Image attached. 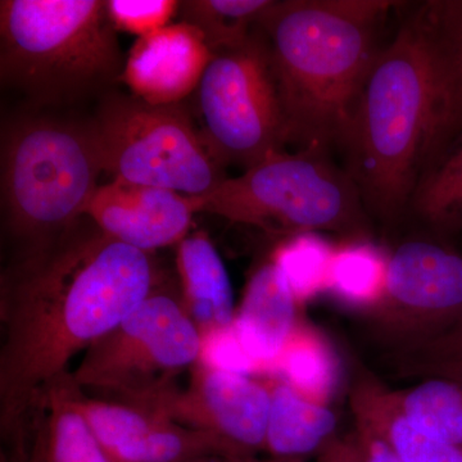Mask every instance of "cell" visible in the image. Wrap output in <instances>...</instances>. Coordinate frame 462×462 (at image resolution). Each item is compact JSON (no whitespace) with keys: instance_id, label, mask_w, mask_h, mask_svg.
Listing matches in <instances>:
<instances>
[{"instance_id":"1","label":"cell","mask_w":462,"mask_h":462,"mask_svg":"<svg viewBox=\"0 0 462 462\" xmlns=\"http://www.w3.org/2000/svg\"><path fill=\"white\" fill-rule=\"evenodd\" d=\"M158 282L151 254L87 216L26 254L0 285V430L23 454L79 352L132 314Z\"/></svg>"},{"instance_id":"2","label":"cell","mask_w":462,"mask_h":462,"mask_svg":"<svg viewBox=\"0 0 462 462\" xmlns=\"http://www.w3.org/2000/svg\"><path fill=\"white\" fill-rule=\"evenodd\" d=\"M387 0L273 2L257 23L284 114L287 144L342 147L382 47Z\"/></svg>"},{"instance_id":"3","label":"cell","mask_w":462,"mask_h":462,"mask_svg":"<svg viewBox=\"0 0 462 462\" xmlns=\"http://www.w3.org/2000/svg\"><path fill=\"white\" fill-rule=\"evenodd\" d=\"M439 112V54L419 11L380 50L340 147L370 217L394 224L411 207Z\"/></svg>"},{"instance_id":"4","label":"cell","mask_w":462,"mask_h":462,"mask_svg":"<svg viewBox=\"0 0 462 462\" xmlns=\"http://www.w3.org/2000/svg\"><path fill=\"white\" fill-rule=\"evenodd\" d=\"M117 30L102 0H2L0 78L39 106L71 105L120 81Z\"/></svg>"},{"instance_id":"5","label":"cell","mask_w":462,"mask_h":462,"mask_svg":"<svg viewBox=\"0 0 462 462\" xmlns=\"http://www.w3.org/2000/svg\"><path fill=\"white\" fill-rule=\"evenodd\" d=\"M189 197L197 214L220 216L284 239L319 231L365 239L370 230L355 181L334 165L327 149L318 147L273 152L205 196Z\"/></svg>"},{"instance_id":"6","label":"cell","mask_w":462,"mask_h":462,"mask_svg":"<svg viewBox=\"0 0 462 462\" xmlns=\"http://www.w3.org/2000/svg\"><path fill=\"white\" fill-rule=\"evenodd\" d=\"M102 171L87 124L23 117L2 136L5 229L20 254L58 238L83 217Z\"/></svg>"},{"instance_id":"7","label":"cell","mask_w":462,"mask_h":462,"mask_svg":"<svg viewBox=\"0 0 462 462\" xmlns=\"http://www.w3.org/2000/svg\"><path fill=\"white\" fill-rule=\"evenodd\" d=\"M87 125L102 171L114 179L194 197L227 179L180 105L153 106L135 96L108 94Z\"/></svg>"},{"instance_id":"8","label":"cell","mask_w":462,"mask_h":462,"mask_svg":"<svg viewBox=\"0 0 462 462\" xmlns=\"http://www.w3.org/2000/svg\"><path fill=\"white\" fill-rule=\"evenodd\" d=\"M200 351L202 337L181 297L157 282L132 314L88 346L72 378L81 389L144 407L176 387V378L199 363Z\"/></svg>"},{"instance_id":"9","label":"cell","mask_w":462,"mask_h":462,"mask_svg":"<svg viewBox=\"0 0 462 462\" xmlns=\"http://www.w3.org/2000/svg\"><path fill=\"white\" fill-rule=\"evenodd\" d=\"M203 142L224 167L249 169L287 144L284 114L257 27L215 51L199 89Z\"/></svg>"},{"instance_id":"10","label":"cell","mask_w":462,"mask_h":462,"mask_svg":"<svg viewBox=\"0 0 462 462\" xmlns=\"http://www.w3.org/2000/svg\"><path fill=\"white\" fill-rule=\"evenodd\" d=\"M367 316L396 348L448 329L462 318V254L427 239L398 245L384 297Z\"/></svg>"},{"instance_id":"11","label":"cell","mask_w":462,"mask_h":462,"mask_svg":"<svg viewBox=\"0 0 462 462\" xmlns=\"http://www.w3.org/2000/svg\"><path fill=\"white\" fill-rule=\"evenodd\" d=\"M143 409L214 434L239 457H254L266 449L270 392L263 376L223 372L197 363L187 388L167 389Z\"/></svg>"},{"instance_id":"12","label":"cell","mask_w":462,"mask_h":462,"mask_svg":"<svg viewBox=\"0 0 462 462\" xmlns=\"http://www.w3.org/2000/svg\"><path fill=\"white\" fill-rule=\"evenodd\" d=\"M196 214L189 196L121 179L99 185L83 212L103 233L147 254L181 243Z\"/></svg>"},{"instance_id":"13","label":"cell","mask_w":462,"mask_h":462,"mask_svg":"<svg viewBox=\"0 0 462 462\" xmlns=\"http://www.w3.org/2000/svg\"><path fill=\"white\" fill-rule=\"evenodd\" d=\"M212 57L202 32L181 21L138 38L120 81L149 105H180L199 89Z\"/></svg>"},{"instance_id":"14","label":"cell","mask_w":462,"mask_h":462,"mask_svg":"<svg viewBox=\"0 0 462 462\" xmlns=\"http://www.w3.org/2000/svg\"><path fill=\"white\" fill-rule=\"evenodd\" d=\"M300 309L272 258L254 270L236 311L234 328L249 354L263 367V376L269 375L273 360L300 324Z\"/></svg>"},{"instance_id":"15","label":"cell","mask_w":462,"mask_h":462,"mask_svg":"<svg viewBox=\"0 0 462 462\" xmlns=\"http://www.w3.org/2000/svg\"><path fill=\"white\" fill-rule=\"evenodd\" d=\"M176 269L181 302L200 337L233 327V288L220 254L206 231L191 233L178 245Z\"/></svg>"},{"instance_id":"16","label":"cell","mask_w":462,"mask_h":462,"mask_svg":"<svg viewBox=\"0 0 462 462\" xmlns=\"http://www.w3.org/2000/svg\"><path fill=\"white\" fill-rule=\"evenodd\" d=\"M351 409L391 447L400 462H462V446L447 442L404 415L389 389L364 374L352 387Z\"/></svg>"},{"instance_id":"17","label":"cell","mask_w":462,"mask_h":462,"mask_svg":"<svg viewBox=\"0 0 462 462\" xmlns=\"http://www.w3.org/2000/svg\"><path fill=\"white\" fill-rule=\"evenodd\" d=\"M263 378L270 392L264 454L306 460L337 437L338 416L329 404L310 400L278 376Z\"/></svg>"},{"instance_id":"18","label":"cell","mask_w":462,"mask_h":462,"mask_svg":"<svg viewBox=\"0 0 462 462\" xmlns=\"http://www.w3.org/2000/svg\"><path fill=\"white\" fill-rule=\"evenodd\" d=\"M269 375L284 380L310 400L329 404L338 388V358L321 331L300 321L273 360Z\"/></svg>"},{"instance_id":"19","label":"cell","mask_w":462,"mask_h":462,"mask_svg":"<svg viewBox=\"0 0 462 462\" xmlns=\"http://www.w3.org/2000/svg\"><path fill=\"white\" fill-rule=\"evenodd\" d=\"M389 256L391 254L366 238L337 245L328 294L348 309L369 314L384 297Z\"/></svg>"},{"instance_id":"20","label":"cell","mask_w":462,"mask_h":462,"mask_svg":"<svg viewBox=\"0 0 462 462\" xmlns=\"http://www.w3.org/2000/svg\"><path fill=\"white\" fill-rule=\"evenodd\" d=\"M74 388L71 374L51 392L33 443L44 462H109L72 402Z\"/></svg>"},{"instance_id":"21","label":"cell","mask_w":462,"mask_h":462,"mask_svg":"<svg viewBox=\"0 0 462 462\" xmlns=\"http://www.w3.org/2000/svg\"><path fill=\"white\" fill-rule=\"evenodd\" d=\"M410 208L437 229L462 227V133L422 173Z\"/></svg>"},{"instance_id":"22","label":"cell","mask_w":462,"mask_h":462,"mask_svg":"<svg viewBox=\"0 0 462 462\" xmlns=\"http://www.w3.org/2000/svg\"><path fill=\"white\" fill-rule=\"evenodd\" d=\"M206 455L236 456L214 434L165 419L153 430L109 452L106 457L109 462H184Z\"/></svg>"},{"instance_id":"23","label":"cell","mask_w":462,"mask_h":462,"mask_svg":"<svg viewBox=\"0 0 462 462\" xmlns=\"http://www.w3.org/2000/svg\"><path fill=\"white\" fill-rule=\"evenodd\" d=\"M272 0H187L180 2L182 23L199 29L212 53L247 41Z\"/></svg>"},{"instance_id":"24","label":"cell","mask_w":462,"mask_h":462,"mask_svg":"<svg viewBox=\"0 0 462 462\" xmlns=\"http://www.w3.org/2000/svg\"><path fill=\"white\" fill-rule=\"evenodd\" d=\"M336 245L319 233L289 236L276 245L272 260L281 270L300 307L328 294Z\"/></svg>"},{"instance_id":"25","label":"cell","mask_w":462,"mask_h":462,"mask_svg":"<svg viewBox=\"0 0 462 462\" xmlns=\"http://www.w3.org/2000/svg\"><path fill=\"white\" fill-rule=\"evenodd\" d=\"M404 415L434 436L462 446V384L445 379L421 380L413 388L393 391Z\"/></svg>"},{"instance_id":"26","label":"cell","mask_w":462,"mask_h":462,"mask_svg":"<svg viewBox=\"0 0 462 462\" xmlns=\"http://www.w3.org/2000/svg\"><path fill=\"white\" fill-rule=\"evenodd\" d=\"M394 358L400 373L409 378L462 384V318L430 339L398 346Z\"/></svg>"},{"instance_id":"27","label":"cell","mask_w":462,"mask_h":462,"mask_svg":"<svg viewBox=\"0 0 462 462\" xmlns=\"http://www.w3.org/2000/svg\"><path fill=\"white\" fill-rule=\"evenodd\" d=\"M428 27L436 42L440 60V117L436 142L438 158L462 133V45L442 41L430 25Z\"/></svg>"},{"instance_id":"28","label":"cell","mask_w":462,"mask_h":462,"mask_svg":"<svg viewBox=\"0 0 462 462\" xmlns=\"http://www.w3.org/2000/svg\"><path fill=\"white\" fill-rule=\"evenodd\" d=\"M108 16L117 32L149 35L169 26L178 14L180 2L176 0H108Z\"/></svg>"},{"instance_id":"29","label":"cell","mask_w":462,"mask_h":462,"mask_svg":"<svg viewBox=\"0 0 462 462\" xmlns=\"http://www.w3.org/2000/svg\"><path fill=\"white\" fill-rule=\"evenodd\" d=\"M199 363L223 372L263 376V367L243 345L234 324L202 338Z\"/></svg>"},{"instance_id":"30","label":"cell","mask_w":462,"mask_h":462,"mask_svg":"<svg viewBox=\"0 0 462 462\" xmlns=\"http://www.w3.org/2000/svg\"><path fill=\"white\" fill-rule=\"evenodd\" d=\"M421 14L438 38L462 45V0L430 2Z\"/></svg>"},{"instance_id":"31","label":"cell","mask_w":462,"mask_h":462,"mask_svg":"<svg viewBox=\"0 0 462 462\" xmlns=\"http://www.w3.org/2000/svg\"><path fill=\"white\" fill-rule=\"evenodd\" d=\"M354 418L355 433L363 451V462H400L391 447L373 427L357 416Z\"/></svg>"},{"instance_id":"32","label":"cell","mask_w":462,"mask_h":462,"mask_svg":"<svg viewBox=\"0 0 462 462\" xmlns=\"http://www.w3.org/2000/svg\"><path fill=\"white\" fill-rule=\"evenodd\" d=\"M316 462H363V451L355 431L334 438L319 452Z\"/></svg>"},{"instance_id":"33","label":"cell","mask_w":462,"mask_h":462,"mask_svg":"<svg viewBox=\"0 0 462 462\" xmlns=\"http://www.w3.org/2000/svg\"><path fill=\"white\" fill-rule=\"evenodd\" d=\"M184 462H306V460L272 457V456H267V457H261V456H254V457H236V456L206 455L190 458V460Z\"/></svg>"},{"instance_id":"34","label":"cell","mask_w":462,"mask_h":462,"mask_svg":"<svg viewBox=\"0 0 462 462\" xmlns=\"http://www.w3.org/2000/svg\"><path fill=\"white\" fill-rule=\"evenodd\" d=\"M2 462H9V461L5 460V456H2ZM26 462H44V460H42L41 449H39V447L36 446V443H33V448L32 451V455H30V457L27 458Z\"/></svg>"}]
</instances>
